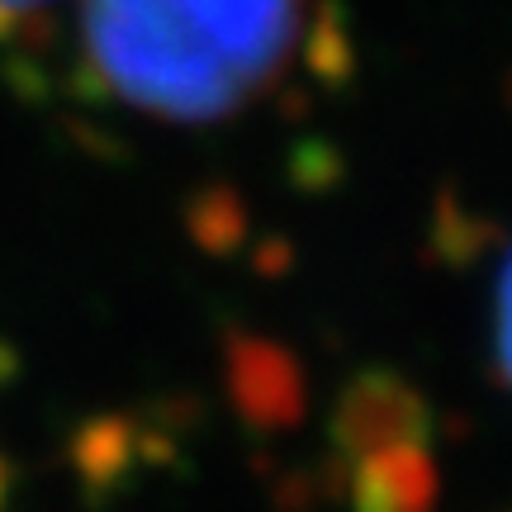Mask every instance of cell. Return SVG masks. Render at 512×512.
I'll return each instance as SVG.
<instances>
[{
	"label": "cell",
	"instance_id": "cell-1",
	"mask_svg": "<svg viewBox=\"0 0 512 512\" xmlns=\"http://www.w3.org/2000/svg\"><path fill=\"white\" fill-rule=\"evenodd\" d=\"M95 76L128 110L204 124L266 95L304 38V0H81Z\"/></svg>",
	"mask_w": 512,
	"mask_h": 512
},
{
	"label": "cell",
	"instance_id": "cell-2",
	"mask_svg": "<svg viewBox=\"0 0 512 512\" xmlns=\"http://www.w3.org/2000/svg\"><path fill=\"white\" fill-rule=\"evenodd\" d=\"M332 437L347 460H361L384 446H403V441H427V408H422L418 389L403 384L399 375H361L342 394Z\"/></svg>",
	"mask_w": 512,
	"mask_h": 512
},
{
	"label": "cell",
	"instance_id": "cell-3",
	"mask_svg": "<svg viewBox=\"0 0 512 512\" xmlns=\"http://www.w3.org/2000/svg\"><path fill=\"white\" fill-rule=\"evenodd\" d=\"M437 465L422 441L384 446L351 460V508L356 512H432Z\"/></svg>",
	"mask_w": 512,
	"mask_h": 512
},
{
	"label": "cell",
	"instance_id": "cell-4",
	"mask_svg": "<svg viewBox=\"0 0 512 512\" xmlns=\"http://www.w3.org/2000/svg\"><path fill=\"white\" fill-rule=\"evenodd\" d=\"M271 366H275V351H256V366L238 361V399L256 422H285L299 408V380H294V370L285 361H280V370H271Z\"/></svg>",
	"mask_w": 512,
	"mask_h": 512
},
{
	"label": "cell",
	"instance_id": "cell-5",
	"mask_svg": "<svg viewBox=\"0 0 512 512\" xmlns=\"http://www.w3.org/2000/svg\"><path fill=\"white\" fill-rule=\"evenodd\" d=\"M498 366L512 384V256L498 275Z\"/></svg>",
	"mask_w": 512,
	"mask_h": 512
},
{
	"label": "cell",
	"instance_id": "cell-6",
	"mask_svg": "<svg viewBox=\"0 0 512 512\" xmlns=\"http://www.w3.org/2000/svg\"><path fill=\"white\" fill-rule=\"evenodd\" d=\"M38 5H48V0H0V19H15V15H29Z\"/></svg>",
	"mask_w": 512,
	"mask_h": 512
}]
</instances>
